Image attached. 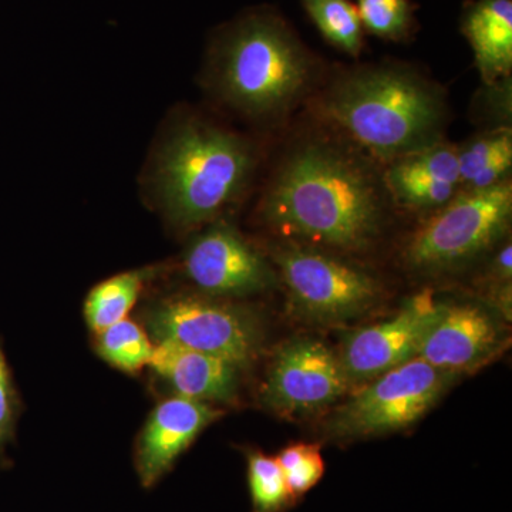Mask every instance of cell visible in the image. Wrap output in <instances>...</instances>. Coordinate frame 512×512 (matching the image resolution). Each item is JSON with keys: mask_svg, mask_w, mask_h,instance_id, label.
I'll return each mask as SVG.
<instances>
[{"mask_svg": "<svg viewBox=\"0 0 512 512\" xmlns=\"http://www.w3.org/2000/svg\"><path fill=\"white\" fill-rule=\"evenodd\" d=\"M274 262L293 309L305 318L343 322L382 298L375 276L333 252L286 241L274 248Z\"/></svg>", "mask_w": 512, "mask_h": 512, "instance_id": "8992f818", "label": "cell"}, {"mask_svg": "<svg viewBox=\"0 0 512 512\" xmlns=\"http://www.w3.org/2000/svg\"><path fill=\"white\" fill-rule=\"evenodd\" d=\"M96 349L109 365L127 373L150 365L154 353L146 330L127 318L97 333Z\"/></svg>", "mask_w": 512, "mask_h": 512, "instance_id": "ffe728a7", "label": "cell"}, {"mask_svg": "<svg viewBox=\"0 0 512 512\" xmlns=\"http://www.w3.org/2000/svg\"><path fill=\"white\" fill-rule=\"evenodd\" d=\"M323 67L276 10L256 9L229 23L212 42V93L245 119L281 126L322 84Z\"/></svg>", "mask_w": 512, "mask_h": 512, "instance_id": "3957f363", "label": "cell"}, {"mask_svg": "<svg viewBox=\"0 0 512 512\" xmlns=\"http://www.w3.org/2000/svg\"><path fill=\"white\" fill-rule=\"evenodd\" d=\"M461 33L473 50L483 84L511 76V0H471L461 15Z\"/></svg>", "mask_w": 512, "mask_h": 512, "instance_id": "2e32d148", "label": "cell"}, {"mask_svg": "<svg viewBox=\"0 0 512 512\" xmlns=\"http://www.w3.org/2000/svg\"><path fill=\"white\" fill-rule=\"evenodd\" d=\"M390 207L383 164L328 127L286 147L262 195L261 217L296 244L360 254L382 237Z\"/></svg>", "mask_w": 512, "mask_h": 512, "instance_id": "6da1fadb", "label": "cell"}, {"mask_svg": "<svg viewBox=\"0 0 512 512\" xmlns=\"http://www.w3.org/2000/svg\"><path fill=\"white\" fill-rule=\"evenodd\" d=\"M220 417L210 404L180 396L158 404L137 441L136 470L143 487H154L201 431Z\"/></svg>", "mask_w": 512, "mask_h": 512, "instance_id": "4fadbf2b", "label": "cell"}, {"mask_svg": "<svg viewBox=\"0 0 512 512\" xmlns=\"http://www.w3.org/2000/svg\"><path fill=\"white\" fill-rule=\"evenodd\" d=\"M18 397L10 377L8 363L0 349V453L5 451L15 433Z\"/></svg>", "mask_w": 512, "mask_h": 512, "instance_id": "d4e9b609", "label": "cell"}, {"mask_svg": "<svg viewBox=\"0 0 512 512\" xmlns=\"http://www.w3.org/2000/svg\"><path fill=\"white\" fill-rule=\"evenodd\" d=\"M474 119L483 130L512 128V77L484 84L473 103Z\"/></svg>", "mask_w": 512, "mask_h": 512, "instance_id": "cb8c5ba5", "label": "cell"}, {"mask_svg": "<svg viewBox=\"0 0 512 512\" xmlns=\"http://www.w3.org/2000/svg\"><path fill=\"white\" fill-rule=\"evenodd\" d=\"M383 175L393 205L423 217L461 192L456 146L446 140L389 161Z\"/></svg>", "mask_w": 512, "mask_h": 512, "instance_id": "7c38bea8", "label": "cell"}, {"mask_svg": "<svg viewBox=\"0 0 512 512\" xmlns=\"http://www.w3.org/2000/svg\"><path fill=\"white\" fill-rule=\"evenodd\" d=\"M248 138L191 117L165 137L153 168L154 191L165 217L191 229L217 221L247 191L258 167Z\"/></svg>", "mask_w": 512, "mask_h": 512, "instance_id": "277c9868", "label": "cell"}, {"mask_svg": "<svg viewBox=\"0 0 512 512\" xmlns=\"http://www.w3.org/2000/svg\"><path fill=\"white\" fill-rule=\"evenodd\" d=\"M500 340V326L490 312L471 303H446L417 357L456 375L461 370L474 369L493 356Z\"/></svg>", "mask_w": 512, "mask_h": 512, "instance_id": "5bb4252c", "label": "cell"}, {"mask_svg": "<svg viewBox=\"0 0 512 512\" xmlns=\"http://www.w3.org/2000/svg\"><path fill=\"white\" fill-rule=\"evenodd\" d=\"M150 366L184 399L231 402L237 393L238 367L178 343L158 342Z\"/></svg>", "mask_w": 512, "mask_h": 512, "instance_id": "9a60e30c", "label": "cell"}, {"mask_svg": "<svg viewBox=\"0 0 512 512\" xmlns=\"http://www.w3.org/2000/svg\"><path fill=\"white\" fill-rule=\"evenodd\" d=\"M454 373L416 357L370 380L343 404L329 423L339 439L370 437L406 429L434 406Z\"/></svg>", "mask_w": 512, "mask_h": 512, "instance_id": "52a82bcc", "label": "cell"}, {"mask_svg": "<svg viewBox=\"0 0 512 512\" xmlns=\"http://www.w3.org/2000/svg\"><path fill=\"white\" fill-rule=\"evenodd\" d=\"M147 326L157 342L207 353L238 369L249 365L261 349L258 322L245 309L208 296L175 295L154 303Z\"/></svg>", "mask_w": 512, "mask_h": 512, "instance_id": "ba28073f", "label": "cell"}, {"mask_svg": "<svg viewBox=\"0 0 512 512\" xmlns=\"http://www.w3.org/2000/svg\"><path fill=\"white\" fill-rule=\"evenodd\" d=\"M512 278V245L511 239L504 241L495 249V254L488 262L485 281L490 285V291L500 286L510 285Z\"/></svg>", "mask_w": 512, "mask_h": 512, "instance_id": "484cf974", "label": "cell"}, {"mask_svg": "<svg viewBox=\"0 0 512 512\" xmlns=\"http://www.w3.org/2000/svg\"><path fill=\"white\" fill-rule=\"evenodd\" d=\"M512 220V183L461 191L421 220L404 245V265L420 275L457 271L494 251Z\"/></svg>", "mask_w": 512, "mask_h": 512, "instance_id": "5b68a950", "label": "cell"}, {"mask_svg": "<svg viewBox=\"0 0 512 512\" xmlns=\"http://www.w3.org/2000/svg\"><path fill=\"white\" fill-rule=\"evenodd\" d=\"M183 266L192 284L212 296H247L276 284L264 256L237 229L218 220L188 244Z\"/></svg>", "mask_w": 512, "mask_h": 512, "instance_id": "8fae6325", "label": "cell"}, {"mask_svg": "<svg viewBox=\"0 0 512 512\" xmlns=\"http://www.w3.org/2000/svg\"><path fill=\"white\" fill-rule=\"evenodd\" d=\"M146 278V271H128L94 286L84 302V318L89 328L99 333L126 319L136 305Z\"/></svg>", "mask_w": 512, "mask_h": 512, "instance_id": "ac0fdd59", "label": "cell"}, {"mask_svg": "<svg viewBox=\"0 0 512 512\" xmlns=\"http://www.w3.org/2000/svg\"><path fill=\"white\" fill-rule=\"evenodd\" d=\"M461 191H480L511 180L512 128L483 130L456 146Z\"/></svg>", "mask_w": 512, "mask_h": 512, "instance_id": "e0dca14e", "label": "cell"}, {"mask_svg": "<svg viewBox=\"0 0 512 512\" xmlns=\"http://www.w3.org/2000/svg\"><path fill=\"white\" fill-rule=\"evenodd\" d=\"M248 484L252 512H282L293 503L276 457L266 456L261 451L249 453Z\"/></svg>", "mask_w": 512, "mask_h": 512, "instance_id": "7402d4cb", "label": "cell"}, {"mask_svg": "<svg viewBox=\"0 0 512 512\" xmlns=\"http://www.w3.org/2000/svg\"><path fill=\"white\" fill-rule=\"evenodd\" d=\"M313 25L330 46L350 57L365 49V29L352 0H301Z\"/></svg>", "mask_w": 512, "mask_h": 512, "instance_id": "d6986e66", "label": "cell"}, {"mask_svg": "<svg viewBox=\"0 0 512 512\" xmlns=\"http://www.w3.org/2000/svg\"><path fill=\"white\" fill-rule=\"evenodd\" d=\"M363 29L370 35L402 43L417 29L416 5L412 0H357Z\"/></svg>", "mask_w": 512, "mask_h": 512, "instance_id": "44dd1931", "label": "cell"}, {"mask_svg": "<svg viewBox=\"0 0 512 512\" xmlns=\"http://www.w3.org/2000/svg\"><path fill=\"white\" fill-rule=\"evenodd\" d=\"M446 303L430 289L407 299L396 315L346 336L340 362L350 384L366 383L419 356Z\"/></svg>", "mask_w": 512, "mask_h": 512, "instance_id": "30bf717a", "label": "cell"}, {"mask_svg": "<svg viewBox=\"0 0 512 512\" xmlns=\"http://www.w3.org/2000/svg\"><path fill=\"white\" fill-rule=\"evenodd\" d=\"M312 101L326 126L383 165L446 140L447 94L410 64L340 69Z\"/></svg>", "mask_w": 512, "mask_h": 512, "instance_id": "7a4b0ae2", "label": "cell"}, {"mask_svg": "<svg viewBox=\"0 0 512 512\" xmlns=\"http://www.w3.org/2000/svg\"><path fill=\"white\" fill-rule=\"evenodd\" d=\"M276 460L284 471L293 503L311 491L325 474V460L318 444H291L276 456Z\"/></svg>", "mask_w": 512, "mask_h": 512, "instance_id": "603a6c76", "label": "cell"}, {"mask_svg": "<svg viewBox=\"0 0 512 512\" xmlns=\"http://www.w3.org/2000/svg\"><path fill=\"white\" fill-rule=\"evenodd\" d=\"M350 386L339 355L319 340L298 339L276 352L261 399L276 413L301 416L335 403Z\"/></svg>", "mask_w": 512, "mask_h": 512, "instance_id": "9c48e42d", "label": "cell"}]
</instances>
